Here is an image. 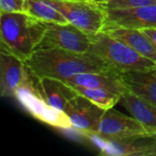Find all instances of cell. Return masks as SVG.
<instances>
[{"label":"cell","mask_w":156,"mask_h":156,"mask_svg":"<svg viewBox=\"0 0 156 156\" xmlns=\"http://www.w3.org/2000/svg\"><path fill=\"white\" fill-rule=\"evenodd\" d=\"M103 32L131 47L145 58L156 63V48L141 29L126 27H104Z\"/></svg>","instance_id":"obj_14"},{"label":"cell","mask_w":156,"mask_h":156,"mask_svg":"<svg viewBox=\"0 0 156 156\" xmlns=\"http://www.w3.org/2000/svg\"><path fill=\"white\" fill-rule=\"evenodd\" d=\"M79 94L84 96L98 106L109 110L113 108L118 102H120L122 93L102 88H89L80 85L69 84Z\"/></svg>","instance_id":"obj_17"},{"label":"cell","mask_w":156,"mask_h":156,"mask_svg":"<svg viewBox=\"0 0 156 156\" xmlns=\"http://www.w3.org/2000/svg\"><path fill=\"white\" fill-rule=\"evenodd\" d=\"M100 148L101 154L116 156H145V153L156 135L122 140L105 139L96 133L86 134Z\"/></svg>","instance_id":"obj_10"},{"label":"cell","mask_w":156,"mask_h":156,"mask_svg":"<svg viewBox=\"0 0 156 156\" xmlns=\"http://www.w3.org/2000/svg\"><path fill=\"white\" fill-rule=\"evenodd\" d=\"M90 38V52L101 58L114 71L128 72L134 70H154L156 63L144 57L123 42L115 39L101 31L89 35Z\"/></svg>","instance_id":"obj_3"},{"label":"cell","mask_w":156,"mask_h":156,"mask_svg":"<svg viewBox=\"0 0 156 156\" xmlns=\"http://www.w3.org/2000/svg\"><path fill=\"white\" fill-rule=\"evenodd\" d=\"M40 84L48 102L62 112L68 101L79 94L70 85L58 79L43 77L40 78Z\"/></svg>","instance_id":"obj_16"},{"label":"cell","mask_w":156,"mask_h":156,"mask_svg":"<svg viewBox=\"0 0 156 156\" xmlns=\"http://www.w3.org/2000/svg\"><path fill=\"white\" fill-rule=\"evenodd\" d=\"M120 102L152 134L156 135V106L123 89Z\"/></svg>","instance_id":"obj_13"},{"label":"cell","mask_w":156,"mask_h":156,"mask_svg":"<svg viewBox=\"0 0 156 156\" xmlns=\"http://www.w3.org/2000/svg\"><path fill=\"white\" fill-rule=\"evenodd\" d=\"M91 1L94 2L95 4L99 5H105V4L110 3V2L112 1V0H91Z\"/></svg>","instance_id":"obj_23"},{"label":"cell","mask_w":156,"mask_h":156,"mask_svg":"<svg viewBox=\"0 0 156 156\" xmlns=\"http://www.w3.org/2000/svg\"><path fill=\"white\" fill-rule=\"evenodd\" d=\"M61 48L78 53L90 52V36L70 23H47V30L37 49Z\"/></svg>","instance_id":"obj_6"},{"label":"cell","mask_w":156,"mask_h":156,"mask_svg":"<svg viewBox=\"0 0 156 156\" xmlns=\"http://www.w3.org/2000/svg\"><path fill=\"white\" fill-rule=\"evenodd\" d=\"M63 81L68 84L80 85L89 88L108 89L119 93H122L124 89L119 73L115 71L80 73L65 79Z\"/></svg>","instance_id":"obj_15"},{"label":"cell","mask_w":156,"mask_h":156,"mask_svg":"<svg viewBox=\"0 0 156 156\" xmlns=\"http://www.w3.org/2000/svg\"><path fill=\"white\" fill-rule=\"evenodd\" d=\"M156 5V0H112L108 4L100 5L102 8H115V9H127L136 8L146 5Z\"/></svg>","instance_id":"obj_19"},{"label":"cell","mask_w":156,"mask_h":156,"mask_svg":"<svg viewBox=\"0 0 156 156\" xmlns=\"http://www.w3.org/2000/svg\"><path fill=\"white\" fill-rule=\"evenodd\" d=\"M25 62L39 78L61 80L80 73L114 71L101 58L91 52L78 53L61 48L36 49Z\"/></svg>","instance_id":"obj_1"},{"label":"cell","mask_w":156,"mask_h":156,"mask_svg":"<svg viewBox=\"0 0 156 156\" xmlns=\"http://www.w3.org/2000/svg\"><path fill=\"white\" fill-rule=\"evenodd\" d=\"M105 139L122 140L152 135L145 127L133 116H127L118 111L106 110L103 114L97 133Z\"/></svg>","instance_id":"obj_7"},{"label":"cell","mask_w":156,"mask_h":156,"mask_svg":"<svg viewBox=\"0 0 156 156\" xmlns=\"http://www.w3.org/2000/svg\"><path fill=\"white\" fill-rule=\"evenodd\" d=\"M47 30V22L26 12L0 13L1 52L27 61L37 49Z\"/></svg>","instance_id":"obj_2"},{"label":"cell","mask_w":156,"mask_h":156,"mask_svg":"<svg viewBox=\"0 0 156 156\" xmlns=\"http://www.w3.org/2000/svg\"><path fill=\"white\" fill-rule=\"evenodd\" d=\"M102 9L105 12L104 27L156 28V5L127 9Z\"/></svg>","instance_id":"obj_9"},{"label":"cell","mask_w":156,"mask_h":156,"mask_svg":"<svg viewBox=\"0 0 156 156\" xmlns=\"http://www.w3.org/2000/svg\"><path fill=\"white\" fill-rule=\"evenodd\" d=\"M145 156H156V137L149 146V148L147 149Z\"/></svg>","instance_id":"obj_22"},{"label":"cell","mask_w":156,"mask_h":156,"mask_svg":"<svg viewBox=\"0 0 156 156\" xmlns=\"http://www.w3.org/2000/svg\"><path fill=\"white\" fill-rule=\"evenodd\" d=\"M123 87L156 106V69L119 73Z\"/></svg>","instance_id":"obj_12"},{"label":"cell","mask_w":156,"mask_h":156,"mask_svg":"<svg viewBox=\"0 0 156 156\" xmlns=\"http://www.w3.org/2000/svg\"><path fill=\"white\" fill-rule=\"evenodd\" d=\"M141 30L146 35L152 44L156 48V28H144Z\"/></svg>","instance_id":"obj_21"},{"label":"cell","mask_w":156,"mask_h":156,"mask_svg":"<svg viewBox=\"0 0 156 156\" xmlns=\"http://www.w3.org/2000/svg\"><path fill=\"white\" fill-rule=\"evenodd\" d=\"M23 12H26L27 14L47 23H69L63 15L49 5L46 0H26Z\"/></svg>","instance_id":"obj_18"},{"label":"cell","mask_w":156,"mask_h":156,"mask_svg":"<svg viewBox=\"0 0 156 156\" xmlns=\"http://www.w3.org/2000/svg\"><path fill=\"white\" fill-rule=\"evenodd\" d=\"M55 7L69 23L88 35L102 31L105 25V12L92 1L85 0H46Z\"/></svg>","instance_id":"obj_5"},{"label":"cell","mask_w":156,"mask_h":156,"mask_svg":"<svg viewBox=\"0 0 156 156\" xmlns=\"http://www.w3.org/2000/svg\"><path fill=\"white\" fill-rule=\"evenodd\" d=\"M85 1H91V0H85Z\"/></svg>","instance_id":"obj_24"},{"label":"cell","mask_w":156,"mask_h":156,"mask_svg":"<svg viewBox=\"0 0 156 156\" xmlns=\"http://www.w3.org/2000/svg\"><path fill=\"white\" fill-rule=\"evenodd\" d=\"M26 0H0V13L23 12Z\"/></svg>","instance_id":"obj_20"},{"label":"cell","mask_w":156,"mask_h":156,"mask_svg":"<svg viewBox=\"0 0 156 156\" xmlns=\"http://www.w3.org/2000/svg\"><path fill=\"white\" fill-rule=\"evenodd\" d=\"M14 98L16 99L19 103L37 120L54 128L62 130L73 129L66 113L52 107L48 102L42 91L40 78L28 67L26 78L23 83L16 90Z\"/></svg>","instance_id":"obj_4"},{"label":"cell","mask_w":156,"mask_h":156,"mask_svg":"<svg viewBox=\"0 0 156 156\" xmlns=\"http://www.w3.org/2000/svg\"><path fill=\"white\" fill-rule=\"evenodd\" d=\"M27 66L24 60L9 53H0V92L3 97H13L23 83Z\"/></svg>","instance_id":"obj_11"},{"label":"cell","mask_w":156,"mask_h":156,"mask_svg":"<svg viewBox=\"0 0 156 156\" xmlns=\"http://www.w3.org/2000/svg\"><path fill=\"white\" fill-rule=\"evenodd\" d=\"M63 112L69 117L73 129L86 135L97 133L106 110L78 94L68 101Z\"/></svg>","instance_id":"obj_8"}]
</instances>
